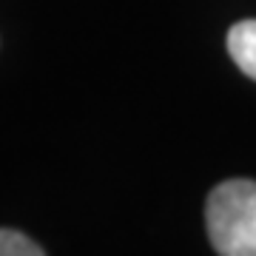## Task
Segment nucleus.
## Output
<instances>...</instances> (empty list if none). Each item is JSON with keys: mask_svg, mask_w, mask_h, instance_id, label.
I'll use <instances>...</instances> for the list:
<instances>
[{"mask_svg": "<svg viewBox=\"0 0 256 256\" xmlns=\"http://www.w3.org/2000/svg\"><path fill=\"white\" fill-rule=\"evenodd\" d=\"M208 239L220 256H256V182L225 180L205 202Z\"/></svg>", "mask_w": 256, "mask_h": 256, "instance_id": "f257e3e1", "label": "nucleus"}, {"mask_svg": "<svg viewBox=\"0 0 256 256\" xmlns=\"http://www.w3.org/2000/svg\"><path fill=\"white\" fill-rule=\"evenodd\" d=\"M0 256H46L34 239H28L20 230L0 228Z\"/></svg>", "mask_w": 256, "mask_h": 256, "instance_id": "7ed1b4c3", "label": "nucleus"}, {"mask_svg": "<svg viewBox=\"0 0 256 256\" xmlns=\"http://www.w3.org/2000/svg\"><path fill=\"white\" fill-rule=\"evenodd\" d=\"M228 54L239 72L256 80V20H239L230 26Z\"/></svg>", "mask_w": 256, "mask_h": 256, "instance_id": "f03ea898", "label": "nucleus"}]
</instances>
